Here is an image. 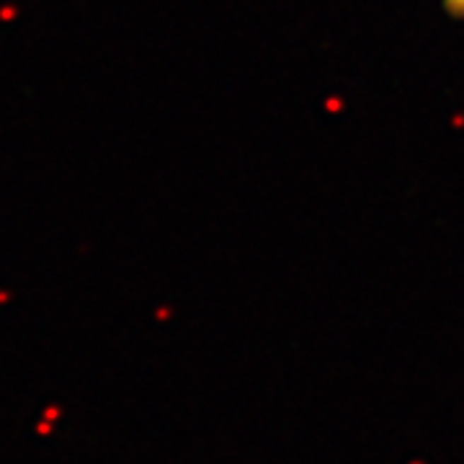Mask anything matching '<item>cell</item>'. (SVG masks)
Here are the masks:
<instances>
[{
  "instance_id": "1",
  "label": "cell",
  "mask_w": 464,
  "mask_h": 464,
  "mask_svg": "<svg viewBox=\"0 0 464 464\" xmlns=\"http://www.w3.org/2000/svg\"><path fill=\"white\" fill-rule=\"evenodd\" d=\"M441 8L451 21H464V0H441Z\"/></svg>"
}]
</instances>
